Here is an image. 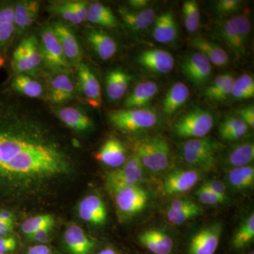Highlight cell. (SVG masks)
Returning <instances> with one entry per match:
<instances>
[{
    "label": "cell",
    "mask_w": 254,
    "mask_h": 254,
    "mask_svg": "<svg viewBox=\"0 0 254 254\" xmlns=\"http://www.w3.org/2000/svg\"><path fill=\"white\" fill-rule=\"evenodd\" d=\"M87 21L106 28H116L119 24L118 18L110 8L100 2L88 4Z\"/></svg>",
    "instance_id": "cell-34"
},
{
    "label": "cell",
    "mask_w": 254,
    "mask_h": 254,
    "mask_svg": "<svg viewBox=\"0 0 254 254\" xmlns=\"http://www.w3.org/2000/svg\"><path fill=\"white\" fill-rule=\"evenodd\" d=\"M10 91L20 96L29 98H41L44 93V88L35 78L23 73H16L11 76L8 84H4Z\"/></svg>",
    "instance_id": "cell-26"
},
{
    "label": "cell",
    "mask_w": 254,
    "mask_h": 254,
    "mask_svg": "<svg viewBox=\"0 0 254 254\" xmlns=\"http://www.w3.org/2000/svg\"><path fill=\"white\" fill-rule=\"evenodd\" d=\"M158 92V86L151 81L142 82L135 87L133 91L125 100L126 108H143L153 100Z\"/></svg>",
    "instance_id": "cell-30"
},
{
    "label": "cell",
    "mask_w": 254,
    "mask_h": 254,
    "mask_svg": "<svg viewBox=\"0 0 254 254\" xmlns=\"http://www.w3.org/2000/svg\"><path fill=\"white\" fill-rule=\"evenodd\" d=\"M119 14L125 25L133 31H141L146 29L154 23L156 14L152 9L130 10L120 7Z\"/></svg>",
    "instance_id": "cell-27"
},
{
    "label": "cell",
    "mask_w": 254,
    "mask_h": 254,
    "mask_svg": "<svg viewBox=\"0 0 254 254\" xmlns=\"http://www.w3.org/2000/svg\"><path fill=\"white\" fill-rule=\"evenodd\" d=\"M78 91L84 97L86 103L94 108L102 104L101 89L99 81L87 64L81 63L76 66Z\"/></svg>",
    "instance_id": "cell-12"
},
{
    "label": "cell",
    "mask_w": 254,
    "mask_h": 254,
    "mask_svg": "<svg viewBox=\"0 0 254 254\" xmlns=\"http://www.w3.org/2000/svg\"><path fill=\"white\" fill-rule=\"evenodd\" d=\"M203 213V209L198 203L188 198L173 200L167 209V218L170 223L180 225Z\"/></svg>",
    "instance_id": "cell-22"
},
{
    "label": "cell",
    "mask_w": 254,
    "mask_h": 254,
    "mask_svg": "<svg viewBox=\"0 0 254 254\" xmlns=\"http://www.w3.org/2000/svg\"><path fill=\"white\" fill-rule=\"evenodd\" d=\"M96 159L111 168H121L126 163V151L121 142L110 138L100 148Z\"/></svg>",
    "instance_id": "cell-29"
},
{
    "label": "cell",
    "mask_w": 254,
    "mask_h": 254,
    "mask_svg": "<svg viewBox=\"0 0 254 254\" xmlns=\"http://www.w3.org/2000/svg\"><path fill=\"white\" fill-rule=\"evenodd\" d=\"M190 91L188 87L181 82L173 84L167 92L163 101L164 113L172 115L177 111L188 100Z\"/></svg>",
    "instance_id": "cell-33"
},
{
    "label": "cell",
    "mask_w": 254,
    "mask_h": 254,
    "mask_svg": "<svg viewBox=\"0 0 254 254\" xmlns=\"http://www.w3.org/2000/svg\"><path fill=\"white\" fill-rule=\"evenodd\" d=\"M181 67L182 72L195 86L205 84L211 76V63L198 51L187 55L182 60Z\"/></svg>",
    "instance_id": "cell-11"
},
{
    "label": "cell",
    "mask_w": 254,
    "mask_h": 254,
    "mask_svg": "<svg viewBox=\"0 0 254 254\" xmlns=\"http://www.w3.org/2000/svg\"><path fill=\"white\" fill-rule=\"evenodd\" d=\"M0 220L5 223L14 225V213L6 209H0Z\"/></svg>",
    "instance_id": "cell-55"
},
{
    "label": "cell",
    "mask_w": 254,
    "mask_h": 254,
    "mask_svg": "<svg viewBox=\"0 0 254 254\" xmlns=\"http://www.w3.org/2000/svg\"><path fill=\"white\" fill-rule=\"evenodd\" d=\"M223 225L213 222L202 228L191 237L187 254H215L221 239Z\"/></svg>",
    "instance_id": "cell-9"
},
{
    "label": "cell",
    "mask_w": 254,
    "mask_h": 254,
    "mask_svg": "<svg viewBox=\"0 0 254 254\" xmlns=\"http://www.w3.org/2000/svg\"><path fill=\"white\" fill-rule=\"evenodd\" d=\"M195 195L198 200L203 204L214 205L225 203L221 198H219L202 185L195 191Z\"/></svg>",
    "instance_id": "cell-45"
},
{
    "label": "cell",
    "mask_w": 254,
    "mask_h": 254,
    "mask_svg": "<svg viewBox=\"0 0 254 254\" xmlns=\"http://www.w3.org/2000/svg\"><path fill=\"white\" fill-rule=\"evenodd\" d=\"M153 37L163 44L173 43L177 38V25L173 11H167L157 16L153 23Z\"/></svg>",
    "instance_id": "cell-25"
},
{
    "label": "cell",
    "mask_w": 254,
    "mask_h": 254,
    "mask_svg": "<svg viewBox=\"0 0 254 254\" xmlns=\"http://www.w3.org/2000/svg\"><path fill=\"white\" fill-rule=\"evenodd\" d=\"M54 112L60 121L73 131L86 133L94 128L92 119L80 108L64 106L55 108Z\"/></svg>",
    "instance_id": "cell-17"
},
{
    "label": "cell",
    "mask_w": 254,
    "mask_h": 254,
    "mask_svg": "<svg viewBox=\"0 0 254 254\" xmlns=\"http://www.w3.org/2000/svg\"><path fill=\"white\" fill-rule=\"evenodd\" d=\"M200 178V172L195 169L174 170L164 179V190L170 195L185 193L191 190L199 181Z\"/></svg>",
    "instance_id": "cell-14"
},
{
    "label": "cell",
    "mask_w": 254,
    "mask_h": 254,
    "mask_svg": "<svg viewBox=\"0 0 254 254\" xmlns=\"http://www.w3.org/2000/svg\"><path fill=\"white\" fill-rule=\"evenodd\" d=\"M18 247V242L14 236L0 237V254H11Z\"/></svg>",
    "instance_id": "cell-49"
},
{
    "label": "cell",
    "mask_w": 254,
    "mask_h": 254,
    "mask_svg": "<svg viewBox=\"0 0 254 254\" xmlns=\"http://www.w3.org/2000/svg\"><path fill=\"white\" fill-rule=\"evenodd\" d=\"M213 125V114L203 108H195L177 119L173 131L181 138H200L206 136Z\"/></svg>",
    "instance_id": "cell-5"
},
{
    "label": "cell",
    "mask_w": 254,
    "mask_h": 254,
    "mask_svg": "<svg viewBox=\"0 0 254 254\" xmlns=\"http://www.w3.org/2000/svg\"><path fill=\"white\" fill-rule=\"evenodd\" d=\"M235 78L233 75H230L228 78L225 86L222 87L221 90L215 95L213 100L214 101H223L224 100L227 99L232 93V87H233L234 83H235Z\"/></svg>",
    "instance_id": "cell-51"
},
{
    "label": "cell",
    "mask_w": 254,
    "mask_h": 254,
    "mask_svg": "<svg viewBox=\"0 0 254 254\" xmlns=\"http://www.w3.org/2000/svg\"><path fill=\"white\" fill-rule=\"evenodd\" d=\"M248 129L249 127H246V128H240V129L229 132L227 134L224 135L223 136L221 137L222 139L227 141H237V140L240 139L241 138H242V137L247 134Z\"/></svg>",
    "instance_id": "cell-53"
},
{
    "label": "cell",
    "mask_w": 254,
    "mask_h": 254,
    "mask_svg": "<svg viewBox=\"0 0 254 254\" xmlns=\"http://www.w3.org/2000/svg\"><path fill=\"white\" fill-rule=\"evenodd\" d=\"M14 74L23 73L35 78L43 65L41 43L35 35L21 40L13 51L10 60Z\"/></svg>",
    "instance_id": "cell-2"
},
{
    "label": "cell",
    "mask_w": 254,
    "mask_h": 254,
    "mask_svg": "<svg viewBox=\"0 0 254 254\" xmlns=\"http://www.w3.org/2000/svg\"><path fill=\"white\" fill-rule=\"evenodd\" d=\"M74 173L71 148L55 125L0 84V204L39 199Z\"/></svg>",
    "instance_id": "cell-1"
},
{
    "label": "cell",
    "mask_w": 254,
    "mask_h": 254,
    "mask_svg": "<svg viewBox=\"0 0 254 254\" xmlns=\"http://www.w3.org/2000/svg\"><path fill=\"white\" fill-rule=\"evenodd\" d=\"M48 9L50 12L58 15L65 21L74 26H78L82 23L81 20L70 5L69 1L50 4Z\"/></svg>",
    "instance_id": "cell-42"
},
{
    "label": "cell",
    "mask_w": 254,
    "mask_h": 254,
    "mask_svg": "<svg viewBox=\"0 0 254 254\" xmlns=\"http://www.w3.org/2000/svg\"><path fill=\"white\" fill-rule=\"evenodd\" d=\"M119 211L127 216L141 212L148 203L146 191L139 186L120 189L112 192Z\"/></svg>",
    "instance_id": "cell-10"
},
{
    "label": "cell",
    "mask_w": 254,
    "mask_h": 254,
    "mask_svg": "<svg viewBox=\"0 0 254 254\" xmlns=\"http://www.w3.org/2000/svg\"><path fill=\"white\" fill-rule=\"evenodd\" d=\"M135 155L141 162L145 170L153 175L161 174L157 165L149 138L140 140L135 143Z\"/></svg>",
    "instance_id": "cell-37"
},
{
    "label": "cell",
    "mask_w": 254,
    "mask_h": 254,
    "mask_svg": "<svg viewBox=\"0 0 254 254\" xmlns=\"http://www.w3.org/2000/svg\"><path fill=\"white\" fill-rule=\"evenodd\" d=\"M248 254H254V251H252V252H251L250 253Z\"/></svg>",
    "instance_id": "cell-59"
},
{
    "label": "cell",
    "mask_w": 254,
    "mask_h": 254,
    "mask_svg": "<svg viewBox=\"0 0 254 254\" xmlns=\"http://www.w3.org/2000/svg\"><path fill=\"white\" fill-rule=\"evenodd\" d=\"M149 141L160 173L166 171L170 165V149L168 142L161 136L152 137Z\"/></svg>",
    "instance_id": "cell-38"
},
{
    "label": "cell",
    "mask_w": 254,
    "mask_h": 254,
    "mask_svg": "<svg viewBox=\"0 0 254 254\" xmlns=\"http://www.w3.org/2000/svg\"><path fill=\"white\" fill-rule=\"evenodd\" d=\"M24 254H55L46 245H36L28 247Z\"/></svg>",
    "instance_id": "cell-54"
},
{
    "label": "cell",
    "mask_w": 254,
    "mask_h": 254,
    "mask_svg": "<svg viewBox=\"0 0 254 254\" xmlns=\"http://www.w3.org/2000/svg\"><path fill=\"white\" fill-rule=\"evenodd\" d=\"M64 244L68 254H92L95 248L94 241L76 225H70L66 229L64 235Z\"/></svg>",
    "instance_id": "cell-23"
},
{
    "label": "cell",
    "mask_w": 254,
    "mask_h": 254,
    "mask_svg": "<svg viewBox=\"0 0 254 254\" xmlns=\"http://www.w3.org/2000/svg\"><path fill=\"white\" fill-rule=\"evenodd\" d=\"M88 45L102 60L107 61L113 58L118 50V43L108 33L95 28H90L86 32Z\"/></svg>",
    "instance_id": "cell-21"
},
{
    "label": "cell",
    "mask_w": 254,
    "mask_h": 254,
    "mask_svg": "<svg viewBox=\"0 0 254 254\" xmlns=\"http://www.w3.org/2000/svg\"><path fill=\"white\" fill-rule=\"evenodd\" d=\"M254 240V214L251 213L242 221L232 236L231 245L235 250H245Z\"/></svg>",
    "instance_id": "cell-36"
},
{
    "label": "cell",
    "mask_w": 254,
    "mask_h": 254,
    "mask_svg": "<svg viewBox=\"0 0 254 254\" xmlns=\"http://www.w3.org/2000/svg\"><path fill=\"white\" fill-rule=\"evenodd\" d=\"M14 230V225L5 223L0 220V237L9 236Z\"/></svg>",
    "instance_id": "cell-57"
},
{
    "label": "cell",
    "mask_w": 254,
    "mask_h": 254,
    "mask_svg": "<svg viewBox=\"0 0 254 254\" xmlns=\"http://www.w3.org/2000/svg\"><path fill=\"white\" fill-rule=\"evenodd\" d=\"M220 145L213 138L203 137L185 142L181 148V157L189 165L198 170H209L218 160Z\"/></svg>",
    "instance_id": "cell-3"
},
{
    "label": "cell",
    "mask_w": 254,
    "mask_h": 254,
    "mask_svg": "<svg viewBox=\"0 0 254 254\" xmlns=\"http://www.w3.org/2000/svg\"><path fill=\"white\" fill-rule=\"evenodd\" d=\"M227 183L232 190L242 191L251 190L254 185V168L252 165L232 169L226 177Z\"/></svg>",
    "instance_id": "cell-35"
},
{
    "label": "cell",
    "mask_w": 254,
    "mask_h": 254,
    "mask_svg": "<svg viewBox=\"0 0 254 254\" xmlns=\"http://www.w3.org/2000/svg\"><path fill=\"white\" fill-rule=\"evenodd\" d=\"M138 242L153 254H173L175 241L166 232L153 229L141 232Z\"/></svg>",
    "instance_id": "cell-19"
},
{
    "label": "cell",
    "mask_w": 254,
    "mask_h": 254,
    "mask_svg": "<svg viewBox=\"0 0 254 254\" xmlns=\"http://www.w3.org/2000/svg\"><path fill=\"white\" fill-rule=\"evenodd\" d=\"M69 4L75 11L78 17L81 20V23L87 21L88 15V3L84 1H69Z\"/></svg>",
    "instance_id": "cell-50"
},
{
    "label": "cell",
    "mask_w": 254,
    "mask_h": 254,
    "mask_svg": "<svg viewBox=\"0 0 254 254\" xmlns=\"http://www.w3.org/2000/svg\"><path fill=\"white\" fill-rule=\"evenodd\" d=\"M55 219L51 215H41L25 220L21 225V231L26 236L47 227H54Z\"/></svg>",
    "instance_id": "cell-41"
},
{
    "label": "cell",
    "mask_w": 254,
    "mask_h": 254,
    "mask_svg": "<svg viewBox=\"0 0 254 254\" xmlns=\"http://www.w3.org/2000/svg\"><path fill=\"white\" fill-rule=\"evenodd\" d=\"M128 5L136 10H143L146 9L148 5L149 4V1L148 0H130L128 1Z\"/></svg>",
    "instance_id": "cell-56"
},
{
    "label": "cell",
    "mask_w": 254,
    "mask_h": 254,
    "mask_svg": "<svg viewBox=\"0 0 254 254\" xmlns=\"http://www.w3.org/2000/svg\"><path fill=\"white\" fill-rule=\"evenodd\" d=\"M108 121L117 129L126 133L148 129L158 123V115L146 108L115 110L107 115Z\"/></svg>",
    "instance_id": "cell-4"
},
{
    "label": "cell",
    "mask_w": 254,
    "mask_h": 254,
    "mask_svg": "<svg viewBox=\"0 0 254 254\" xmlns=\"http://www.w3.org/2000/svg\"><path fill=\"white\" fill-rule=\"evenodd\" d=\"M192 46L198 52L205 55L210 63L219 67L226 66L229 62L228 55L221 47L201 36L195 37L192 39Z\"/></svg>",
    "instance_id": "cell-31"
},
{
    "label": "cell",
    "mask_w": 254,
    "mask_h": 254,
    "mask_svg": "<svg viewBox=\"0 0 254 254\" xmlns=\"http://www.w3.org/2000/svg\"><path fill=\"white\" fill-rule=\"evenodd\" d=\"M137 63L148 71L158 74H167L175 67V60L168 52L151 49L141 52L136 58Z\"/></svg>",
    "instance_id": "cell-15"
},
{
    "label": "cell",
    "mask_w": 254,
    "mask_h": 254,
    "mask_svg": "<svg viewBox=\"0 0 254 254\" xmlns=\"http://www.w3.org/2000/svg\"><path fill=\"white\" fill-rule=\"evenodd\" d=\"M41 43L43 65L53 74H69L72 66L65 58L59 41L51 26H46L41 31Z\"/></svg>",
    "instance_id": "cell-7"
},
{
    "label": "cell",
    "mask_w": 254,
    "mask_h": 254,
    "mask_svg": "<svg viewBox=\"0 0 254 254\" xmlns=\"http://www.w3.org/2000/svg\"><path fill=\"white\" fill-rule=\"evenodd\" d=\"M231 73H225L215 78L213 83L210 86L207 87L204 92V94L209 99L213 100L214 97L222 89V87L225 86V83L230 77Z\"/></svg>",
    "instance_id": "cell-47"
},
{
    "label": "cell",
    "mask_w": 254,
    "mask_h": 254,
    "mask_svg": "<svg viewBox=\"0 0 254 254\" xmlns=\"http://www.w3.org/2000/svg\"><path fill=\"white\" fill-rule=\"evenodd\" d=\"M131 76L123 68H115L110 71L105 78V89L108 99L116 101L126 93Z\"/></svg>",
    "instance_id": "cell-28"
},
{
    "label": "cell",
    "mask_w": 254,
    "mask_h": 254,
    "mask_svg": "<svg viewBox=\"0 0 254 254\" xmlns=\"http://www.w3.org/2000/svg\"><path fill=\"white\" fill-rule=\"evenodd\" d=\"M182 12L187 31L190 33H194L198 30L200 24V11L198 3L194 0L184 1Z\"/></svg>",
    "instance_id": "cell-39"
},
{
    "label": "cell",
    "mask_w": 254,
    "mask_h": 254,
    "mask_svg": "<svg viewBox=\"0 0 254 254\" xmlns=\"http://www.w3.org/2000/svg\"><path fill=\"white\" fill-rule=\"evenodd\" d=\"M242 4V1L240 0H220L215 3V9L218 14L225 16L236 12Z\"/></svg>",
    "instance_id": "cell-44"
},
{
    "label": "cell",
    "mask_w": 254,
    "mask_h": 254,
    "mask_svg": "<svg viewBox=\"0 0 254 254\" xmlns=\"http://www.w3.org/2000/svg\"><path fill=\"white\" fill-rule=\"evenodd\" d=\"M40 10L41 4L38 1L25 0L15 2V39L22 36L34 23L39 15Z\"/></svg>",
    "instance_id": "cell-18"
},
{
    "label": "cell",
    "mask_w": 254,
    "mask_h": 254,
    "mask_svg": "<svg viewBox=\"0 0 254 254\" xmlns=\"http://www.w3.org/2000/svg\"><path fill=\"white\" fill-rule=\"evenodd\" d=\"M59 41L64 54L71 66H77L81 63V47L77 37L68 26L60 21H55L51 26Z\"/></svg>",
    "instance_id": "cell-13"
},
{
    "label": "cell",
    "mask_w": 254,
    "mask_h": 254,
    "mask_svg": "<svg viewBox=\"0 0 254 254\" xmlns=\"http://www.w3.org/2000/svg\"><path fill=\"white\" fill-rule=\"evenodd\" d=\"M15 1H0V55L6 57L16 36Z\"/></svg>",
    "instance_id": "cell-16"
},
{
    "label": "cell",
    "mask_w": 254,
    "mask_h": 254,
    "mask_svg": "<svg viewBox=\"0 0 254 254\" xmlns=\"http://www.w3.org/2000/svg\"><path fill=\"white\" fill-rule=\"evenodd\" d=\"M254 159V143L247 141L234 146L225 157V164L227 168H242L250 165Z\"/></svg>",
    "instance_id": "cell-32"
},
{
    "label": "cell",
    "mask_w": 254,
    "mask_h": 254,
    "mask_svg": "<svg viewBox=\"0 0 254 254\" xmlns=\"http://www.w3.org/2000/svg\"><path fill=\"white\" fill-rule=\"evenodd\" d=\"M14 254L11 253V254Z\"/></svg>",
    "instance_id": "cell-60"
},
{
    "label": "cell",
    "mask_w": 254,
    "mask_h": 254,
    "mask_svg": "<svg viewBox=\"0 0 254 254\" xmlns=\"http://www.w3.org/2000/svg\"><path fill=\"white\" fill-rule=\"evenodd\" d=\"M202 186L208 189L214 194L221 198L223 201H225V203L228 201L229 198L227 196L226 185L223 182L220 181V180H208V181L203 182Z\"/></svg>",
    "instance_id": "cell-46"
},
{
    "label": "cell",
    "mask_w": 254,
    "mask_h": 254,
    "mask_svg": "<svg viewBox=\"0 0 254 254\" xmlns=\"http://www.w3.org/2000/svg\"><path fill=\"white\" fill-rule=\"evenodd\" d=\"M239 117L249 127L254 128V105L242 108L237 111Z\"/></svg>",
    "instance_id": "cell-52"
},
{
    "label": "cell",
    "mask_w": 254,
    "mask_h": 254,
    "mask_svg": "<svg viewBox=\"0 0 254 254\" xmlns=\"http://www.w3.org/2000/svg\"><path fill=\"white\" fill-rule=\"evenodd\" d=\"M53 227H47L28 235L27 238L31 242H36L37 245H46L50 238V233Z\"/></svg>",
    "instance_id": "cell-48"
},
{
    "label": "cell",
    "mask_w": 254,
    "mask_h": 254,
    "mask_svg": "<svg viewBox=\"0 0 254 254\" xmlns=\"http://www.w3.org/2000/svg\"><path fill=\"white\" fill-rule=\"evenodd\" d=\"M78 213L83 221L97 226L104 225L108 217L104 202L96 195L83 198L78 204Z\"/></svg>",
    "instance_id": "cell-20"
},
{
    "label": "cell",
    "mask_w": 254,
    "mask_h": 254,
    "mask_svg": "<svg viewBox=\"0 0 254 254\" xmlns=\"http://www.w3.org/2000/svg\"><path fill=\"white\" fill-rule=\"evenodd\" d=\"M231 95L237 100H248L254 98V78L246 73L237 78L232 87Z\"/></svg>",
    "instance_id": "cell-40"
},
{
    "label": "cell",
    "mask_w": 254,
    "mask_h": 254,
    "mask_svg": "<svg viewBox=\"0 0 254 254\" xmlns=\"http://www.w3.org/2000/svg\"><path fill=\"white\" fill-rule=\"evenodd\" d=\"M246 127H249L248 125L243 120H241L240 118L235 116L227 117V118L224 119L221 123L220 124L219 133H220V137H222L224 135L227 134L229 132L246 128Z\"/></svg>",
    "instance_id": "cell-43"
},
{
    "label": "cell",
    "mask_w": 254,
    "mask_h": 254,
    "mask_svg": "<svg viewBox=\"0 0 254 254\" xmlns=\"http://www.w3.org/2000/svg\"><path fill=\"white\" fill-rule=\"evenodd\" d=\"M250 18L245 15L234 16L222 23L218 29L219 38L238 58L245 56L251 32Z\"/></svg>",
    "instance_id": "cell-6"
},
{
    "label": "cell",
    "mask_w": 254,
    "mask_h": 254,
    "mask_svg": "<svg viewBox=\"0 0 254 254\" xmlns=\"http://www.w3.org/2000/svg\"><path fill=\"white\" fill-rule=\"evenodd\" d=\"M95 254H121L118 251L115 250L113 247H108L100 250L99 252H97Z\"/></svg>",
    "instance_id": "cell-58"
},
{
    "label": "cell",
    "mask_w": 254,
    "mask_h": 254,
    "mask_svg": "<svg viewBox=\"0 0 254 254\" xmlns=\"http://www.w3.org/2000/svg\"><path fill=\"white\" fill-rule=\"evenodd\" d=\"M75 86L67 73H58L50 81L48 96L51 103L63 105L74 98Z\"/></svg>",
    "instance_id": "cell-24"
},
{
    "label": "cell",
    "mask_w": 254,
    "mask_h": 254,
    "mask_svg": "<svg viewBox=\"0 0 254 254\" xmlns=\"http://www.w3.org/2000/svg\"><path fill=\"white\" fill-rule=\"evenodd\" d=\"M145 180V169L134 154L123 168L110 172L106 175V185L108 190L113 192L120 189L138 186Z\"/></svg>",
    "instance_id": "cell-8"
}]
</instances>
